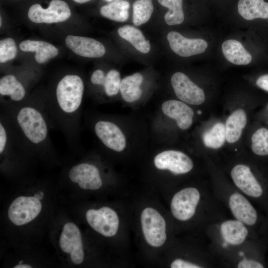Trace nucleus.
Listing matches in <instances>:
<instances>
[{"instance_id": "obj_1", "label": "nucleus", "mask_w": 268, "mask_h": 268, "mask_svg": "<svg viewBox=\"0 0 268 268\" xmlns=\"http://www.w3.org/2000/svg\"><path fill=\"white\" fill-rule=\"evenodd\" d=\"M2 107L3 112L26 148L42 150L53 147L50 128L54 124L46 102L25 100Z\"/></svg>"}, {"instance_id": "obj_2", "label": "nucleus", "mask_w": 268, "mask_h": 268, "mask_svg": "<svg viewBox=\"0 0 268 268\" xmlns=\"http://www.w3.org/2000/svg\"><path fill=\"white\" fill-rule=\"evenodd\" d=\"M84 85L76 74H67L58 82L52 100L46 102L54 125L58 127L69 142L76 144Z\"/></svg>"}, {"instance_id": "obj_3", "label": "nucleus", "mask_w": 268, "mask_h": 268, "mask_svg": "<svg viewBox=\"0 0 268 268\" xmlns=\"http://www.w3.org/2000/svg\"><path fill=\"white\" fill-rule=\"evenodd\" d=\"M140 222L143 235L147 243L155 248L162 246L167 236L166 222L161 214L152 207H146L141 212Z\"/></svg>"}, {"instance_id": "obj_4", "label": "nucleus", "mask_w": 268, "mask_h": 268, "mask_svg": "<svg viewBox=\"0 0 268 268\" xmlns=\"http://www.w3.org/2000/svg\"><path fill=\"white\" fill-rule=\"evenodd\" d=\"M68 3L63 0H51L47 7L39 3L31 5L28 10V17L37 23H53L64 21L71 15Z\"/></svg>"}, {"instance_id": "obj_5", "label": "nucleus", "mask_w": 268, "mask_h": 268, "mask_svg": "<svg viewBox=\"0 0 268 268\" xmlns=\"http://www.w3.org/2000/svg\"><path fill=\"white\" fill-rule=\"evenodd\" d=\"M200 199V194L195 188H185L174 195L170 205L173 216L180 221L191 218L196 212Z\"/></svg>"}, {"instance_id": "obj_6", "label": "nucleus", "mask_w": 268, "mask_h": 268, "mask_svg": "<svg viewBox=\"0 0 268 268\" xmlns=\"http://www.w3.org/2000/svg\"><path fill=\"white\" fill-rule=\"evenodd\" d=\"M86 218L89 225L103 236L112 237L118 232L119 217L117 213L110 207L104 206L98 209H89L86 212Z\"/></svg>"}, {"instance_id": "obj_7", "label": "nucleus", "mask_w": 268, "mask_h": 268, "mask_svg": "<svg viewBox=\"0 0 268 268\" xmlns=\"http://www.w3.org/2000/svg\"><path fill=\"white\" fill-rule=\"evenodd\" d=\"M94 133L102 144L106 148L120 152L127 145L126 137L119 127L107 119L96 121L93 126Z\"/></svg>"}, {"instance_id": "obj_8", "label": "nucleus", "mask_w": 268, "mask_h": 268, "mask_svg": "<svg viewBox=\"0 0 268 268\" xmlns=\"http://www.w3.org/2000/svg\"><path fill=\"white\" fill-rule=\"evenodd\" d=\"M42 204L35 197L20 196L10 204L8 211L10 220L15 225H22L35 218L40 213Z\"/></svg>"}, {"instance_id": "obj_9", "label": "nucleus", "mask_w": 268, "mask_h": 268, "mask_svg": "<svg viewBox=\"0 0 268 268\" xmlns=\"http://www.w3.org/2000/svg\"><path fill=\"white\" fill-rule=\"evenodd\" d=\"M171 83L176 96L182 101L192 105H199L205 100L203 90L185 73H174Z\"/></svg>"}, {"instance_id": "obj_10", "label": "nucleus", "mask_w": 268, "mask_h": 268, "mask_svg": "<svg viewBox=\"0 0 268 268\" xmlns=\"http://www.w3.org/2000/svg\"><path fill=\"white\" fill-rule=\"evenodd\" d=\"M155 167L160 170H168L174 174H186L194 167L192 160L185 153L167 150L157 154L154 158Z\"/></svg>"}, {"instance_id": "obj_11", "label": "nucleus", "mask_w": 268, "mask_h": 268, "mask_svg": "<svg viewBox=\"0 0 268 268\" xmlns=\"http://www.w3.org/2000/svg\"><path fill=\"white\" fill-rule=\"evenodd\" d=\"M69 180L77 183L82 189L96 190L102 185L98 168L95 165L82 162L73 166L68 172Z\"/></svg>"}, {"instance_id": "obj_12", "label": "nucleus", "mask_w": 268, "mask_h": 268, "mask_svg": "<svg viewBox=\"0 0 268 268\" xmlns=\"http://www.w3.org/2000/svg\"><path fill=\"white\" fill-rule=\"evenodd\" d=\"M167 38L172 50L183 57L201 54L205 51L208 46L203 39H188L176 31L168 33Z\"/></svg>"}, {"instance_id": "obj_13", "label": "nucleus", "mask_w": 268, "mask_h": 268, "mask_svg": "<svg viewBox=\"0 0 268 268\" xmlns=\"http://www.w3.org/2000/svg\"><path fill=\"white\" fill-rule=\"evenodd\" d=\"M231 176L236 186L247 195L259 198L262 195V187L248 166L243 164L235 166Z\"/></svg>"}, {"instance_id": "obj_14", "label": "nucleus", "mask_w": 268, "mask_h": 268, "mask_svg": "<svg viewBox=\"0 0 268 268\" xmlns=\"http://www.w3.org/2000/svg\"><path fill=\"white\" fill-rule=\"evenodd\" d=\"M161 110L165 116L176 121L180 129L187 130L191 127L194 112L187 103L181 100H168L162 103Z\"/></svg>"}, {"instance_id": "obj_15", "label": "nucleus", "mask_w": 268, "mask_h": 268, "mask_svg": "<svg viewBox=\"0 0 268 268\" xmlns=\"http://www.w3.org/2000/svg\"><path fill=\"white\" fill-rule=\"evenodd\" d=\"M67 46L77 55L87 58H99L105 53V48L100 42L88 37L68 35L65 39Z\"/></svg>"}, {"instance_id": "obj_16", "label": "nucleus", "mask_w": 268, "mask_h": 268, "mask_svg": "<svg viewBox=\"0 0 268 268\" xmlns=\"http://www.w3.org/2000/svg\"><path fill=\"white\" fill-rule=\"evenodd\" d=\"M0 94L8 100L4 106L19 104L25 101L26 91L17 77L11 74H6L0 79Z\"/></svg>"}, {"instance_id": "obj_17", "label": "nucleus", "mask_w": 268, "mask_h": 268, "mask_svg": "<svg viewBox=\"0 0 268 268\" xmlns=\"http://www.w3.org/2000/svg\"><path fill=\"white\" fill-rule=\"evenodd\" d=\"M229 206L234 216L248 225L255 224L257 213L250 202L242 195L232 194L229 198Z\"/></svg>"}, {"instance_id": "obj_18", "label": "nucleus", "mask_w": 268, "mask_h": 268, "mask_svg": "<svg viewBox=\"0 0 268 268\" xmlns=\"http://www.w3.org/2000/svg\"><path fill=\"white\" fill-rule=\"evenodd\" d=\"M19 48L23 52H35L34 57L39 64L45 63L58 54L56 47L42 41L26 40L20 43Z\"/></svg>"}, {"instance_id": "obj_19", "label": "nucleus", "mask_w": 268, "mask_h": 268, "mask_svg": "<svg viewBox=\"0 0 268 268\" xmlns=\"http://www.w3.org/2000/svg\"><path fill=\"white\" fill-rule=\"evenodd\" d=\"M221 48L225 58L233 64L247 65L252 60L250 53L237 40H227L222 43Z\"/></svg>"}, {"instance_id": "obj_20", "label": "nucleus", "mask_w": 268, "mask_h": 268, "mask_svg": "<svg viewBox=\"0 0 268 268\" xmlns=\"http://www.w3.org/2000/svg\"><path fill=\"white\" fill-rule=\"evenodd\" d=\"M247 121V115L242 109L233 112L226 120L225 127L226 140L229 143H234L240 138Z\"/></svg>"}, {"instance_id": "obj_21", "label": "nucleus", "mask_w": 268, "mask_h": 268, "mask_svg": "<svg viewBox=\"0 0 268 268\" xmlns=\"http://www.w3.org/2000/svg\"><path fill=\"white\" fill-rule=\"evenodd\" d=\"M238 11L245 19L268 18V2L264 0H239Z\"/></svg>"}, {"instance_id": "obj_22", "label": "nucleus", "mask_w": 268, "mask_h": 268, "mask_svg": "<svg viewBox=\"0 0 268 268\" xmlns=\"http://www.w3.org/2000/svg\"><path fill=\"white\" fill-rule=\"evenodd\" d=\"M143 78L139 72L127 76L121 80L120 92L123 99L128 103L138 100L142 94L140 85Z\"/></svg>"}, {"instance_id": "obj_23", "label": "nucleus", "mask_w": 268, "mask_h": 268, "mask_svg": "<svg viewBox=\"0 0 268 268\" xmlns=\"http://www.w3.org/2000/svg\"><path fill=\"white\" fill-rule=\"evenodd\" d=\"M220 231L224 241L232 245L242 244L248 233L243 222L238 220L224 221L221 225Z\"/></svg>"}, {"instance_id": "obj_24", "label": "nucleus", "mask_w": 268, "mask_h": 268, "mask_svg": "<svg viewBox=\"0 0 268 268\" xmlns=\"http://www.w3.org/2000/svg\"><path fill=\"white\" fill-rule=\"evenodd\" d=\"M60 245L64 252L69 254L83 248L81 233L76 225L70 222L65 224L60 236Z\"/></svg>"}, {"instance_id": "obj_25", "label": "nucleus", "mask_w": 268, "mask_h": 268, "mask_svg": "<svg viewBox=\"0 0 268 268\" xmlns=\"http://www.w3.org/2000/svg\"><path fill=\"white\" fill-rule=\"evenodd\" d=\"M121 38L130 43L138 51L146 54L150 50V44L141 31L131 25H125L118 30Z\"/></svg>"}, {"instance_id": "obj_26", "label": "nucleus", "mask_w": 268, "mask_h": 268, "mask_svg": "<svg viewBox=\"0 0 268 268\" xmlns=\"http://www.w3.org/2000/svg\"><path fill=\"white\" fill-rule=\"evenodd\" d=\"M130 3L125 0H114L102 6L100 9L101 15L118 21H126L129 17Z\"/></svg>"}, {"instance_id": "obj_27", "label": "nucleus", "mask_w": 268, "mask_h": 268, "mask_svg": "<svg viewBox=\"0 0 268 268\" xmlns=\"http://www.w3.org/2000/svg\"><path fill=\"white\" fill-rule=\"evenodd\" d=\"M202 140L208 148L217 149L222 146L226 140L225 125L220 122L215 124L203 134Z\"/></svg>"}, {"instance_id": "obj_28", "label": "nucleus", "mask_w": 268, "mask_h": 268, "mask_svg": "<svg viewBox=\"0 0 268 268\" xmlns=\"http://www.w3.org/2000/svg\"><path fill=\"white\" fill-rule=\"evenodd\" d=\"M158 1L161 5L168 8L164 16V20L168 25H179L183 22V0H158Z\"/></svg>"}, {"instance_id": "obj_29", "label": "nucleus", "mask_w": 268, "mask_h": 268, "mask_svg": "<svg viewBox=\"0 0 268 268\" xmlns=\"http://www.w3.org/2000/svg\"><path fill=\"white\" fill-rule=\"evenodd\" d=\"M251 149L259 156H268V128L262 126L257 129L251 136Z\"/></svg>"}, {"instance_id": "obj_30", "label": "nucleus", "mask_w": 268, "mask_h": 268, "mask_svg": "<svg viewBox=\"0 0 268 268\" xmlns=\"http://www.w3.org/2000/svg\"><path fill=\"white\" fill-rule=\"evenodd\" d=\"M133 8V21L135 26L147 22L153 11L151 0H137L134 3Z\"/></svg>"}, {"instance_id": "obj_31", "label": "nucleus", "mask_w": 268, "mask_h": 268, "mask_svg": "<svg viewBox=\"0 0 268 268\" xmlns=\"http://www.w3.org/2000/svg\"><path fill=\"white\" fill-rule=\"evenodd\" d=\"M121 82L120 72L115 70H109L106 74L103 85L105 95L108 97L116 95L120 91Z\"/></svg>"}, {"instance_id": "obj_32", "label": "nucleus", "mask_w": 268, "mask_h": 268, "mask_svg": "<svg viewBox=\"0 0 268 268\" xmlns=\"http://www.w3.org/2000/svg\"><path fill=\"white\" fill-rule=\"evenodd\" d=\"M17 47L13 39L11 38L3 39L0 41V62L3 63L15 58Z\"/></svg>"}, {"instance_id": "obj_33", "label": "nucleus", "mask_w": 268, "mask_h": 268, "mask_svg": "<svg viewBox=\"0 0 268 268\" xmlns=\"http://www.w3.org/2000/svg\"><path fill=\"white\" fill-rule=\"evenodd\" d=\"M105 77V73L101 69L95 70L90 77L91 82L95 85L102 86Z\"/></svg>"}, {"instance_id": "obj_34", "label": "nucleus", "mask_w": 268, "mask_h": 268, "mask_svg": "<svg viewBox=\"0 0 268 268\" xmlns=\"http://www.w3.org/2000/svg\"><path fill=\"white\" fill-rule=\"evenodd\" d=\"M171 268H200L198 265L182 259H177L173 261L170 265Z\"/></svg>"}, {"instance_id": "obj_35", "label": "nucleus", "mask_w": 268, "mask_h": 268, "mask_svg": "<svg viewBox=\"0 0 268 268\" xmlns=\"http://www.w3.org/2000/svg\"><path fill=\"white\" fill-rule=\"evenodd\" d=\"M238 268H263V265L258 262L244 258L238 264Z\"/></svg>"}, {"instance_id": "obj_36", "label": "nucleus", "mask_w": 268, "mask_h": 268, "mask_svg": "<svg viewBox=\"0 0 268 268\" xmlns=\"http://www.w3.org/2000/svg\"><path fill=\"white\" fill-rule=\"evenodd\" d=\"M70 254L71 259L74 264L79 265L84 260V254L83 248L76 250L72 252Z\"/></svg>"}, {"instance_id": "obj_37", "label": "nucleus", "mask_w": 268, "mask_h": 268, "mask_svg": "<svg viewBox=\"0 0 268 268\" xmlns=\"http://www.w3.org/2000/svg\"><path fill=\"white\" fill-rule=\"evenodd\" d=\"M256 83L259 88L268 92V74L260 76Z\"/></svg>"}, {"instance_id": "obj_38", "label": "nucleus", "mask_w": 268, "mask_h": 268, "mask_svg": "<svg viewBox=\"0 0 268 268\" xmlns=\"http://www.w3.org/2000/svg\"><path fill=\"white\" fill-rule=\"evenodd\" d=\"M34 197L36 198L38 200H41L44 197V194L42 192L40 191L39 192H37V193L35 194L34 195Z\"/></svg>"}, {"instance_id": "obj_39", "label": "nucleus", "mask_w": 268, "mask_h": 268, "mask_svg": "<svg viewBox=\"0 0 268 268\" xmlns=\"http://www.w3.org/2000/svg\"><path fill=\"white\" fill-rule=\"evenodd\" d=\"M14 268H31L32 267L30 265H25V264H18L15 266Z\"/></svg>"}, {"instance_id": "obj_40", "label": "nucleus", "mask_w": 268, "mask_h": 268, "mask_svg": "<svg viewBox=\"0 0 268 268\" xmlns=\"http://www.w3.org/2000/svg\"><path fill=\"white\" fill-rule=\"evenodd\" d=\"M73 2L79 3V4H83L86 3L91 0H72Z\"/></svg>"}, {"instance_id": "obj_41", "label": "nucleus", "mask_w": 268, "mask_h": 268, "mask_svg": "<svg viewBox=\"0 0 268 268\" xmlns=\"http://www.w3.org/2000/svg\"><path fill=\"white\" fill-rule=\"evenodd\" d=\"M228 243L225 241L224 243H223V247H226L227 246Z\"/></svg>"}, {"instance_id": "obj_42", "label": "nucleus", "mask_w": 268, "mask_h": 268, "mask_svg": "<svg viewBox=\"0 0 268 268\" xmlns=\"http://www.w3.org/2000/svg\"><path fill=\"white\" fill-rule=\"evenodd\" d=\"M239 255L241 256H244V253L242 252H239Z\"/></svg>"}, {"instance_id": "obj_43", "label": "nucleus", "mask_w": 268, "mask_h": 268, "mask_svg": "<svg viewBox=\"0 0 268 268\" xmlns=\"http://www.w3.org/2000/svg\"><path fill=\"white\" fill-rule=\"evenodd\" d=\"M104 0V1H106V2H111V1H113V0Z\"/></svg>"}, {"instance_id": "obj_44", "label": "nucleus", "mask_w": 268, "mask_h": 268, "mask_svg": "<svg viewBox=\"0 0 268 268\" xmlns=\"http://www.w3.org/2000/svg\"><path fill=\"white\" fill-rule=\"evenodd\" d=\"M0 26L1 25V17H0Z\"/></svg>"}, {"instance_id": "obj_45", "label": "nucleus", "mask_w": 268, "mask_h": 268, "mask_svg": "<svg viewBox=\"0 0 268 268\" xmlns=\"http://www.w3.org/2000/svg\"><path fill=\"white\" fill-rule=\"evenodd\" d=\"M267 111H268V105H267Z\"/></svg>"}]
</instances>
